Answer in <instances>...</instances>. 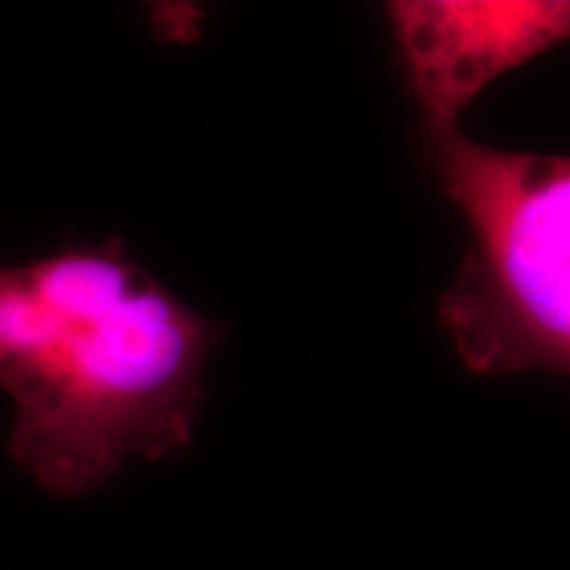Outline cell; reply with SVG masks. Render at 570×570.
<instances>
[{
    "label": "cell",
    "instance_id": "cell-1",
    "mask_svg": "<svg viewBox=\"0 0 570 570\" xmlns=\"http://www.w3.org/2000/svg\"><path fill=\"white\" fill-rule=\"evenodd\" d=\"M223 327L180 302L119 238L0 265L6 452L56 497L104 487L127 460L190 446Z\"/></svg>",
    "mask_w": 570,
    "mask_h": 570
},
{
    "label": "cell",
    "instance_id": "cell-2",
    "mask_svg": "<svg viewBox=\"0 0 570 570\" xmlns=\"http://www.w3.org/2000/svg\"><path fill=\"white\" fill-rule=\"evenodd\" d=\"M433 169L468 227L439 325L468 373L570 377V156L425 132Z\"/></svg>",
    "mask_w": 570,
    "mask_h": 570
},
{
    "label": "cell",
    "instance_id": "cell-3",
    "mask_svg": "<svg viewBox=\"0 0 570 570\" xmlns=\"http://www.w3.org/2000/svg\"><path fill=\"white\" fill-rule=\"evenodd\" d=\"M386 19L425 132L460 127L491 82L570 42V0H396Z\"/></svg>",
    "mask_w": 570,
    "mask_h": 570
}]
</instances>
